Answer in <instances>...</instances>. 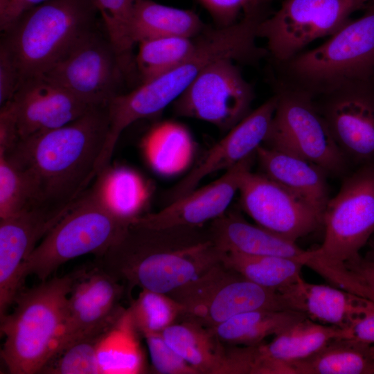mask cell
<instances>
[{
    "label": "cell",
    "mask_w": 374,
    "mask_h": 374,
    "mask_svg": "<svg viewBox=\"0 0 374 374\" xmlns=\"http://www.w3.org/2000/svg\"><path fill=\"white\" fill-rule=\"evenodd\" d=\"M98 17L91 0H48L24 12L3 31L1 42L21 82L57 64L97 28Z\"/></svg>",
    "instance_id": "cell-5"
},
{
    "label": "cell",
    "mask_w": 374,
    "mask_h": 374,
    "mask_svg": "<svg viewBox=\"0 0 374 374\" xmlns=\"http://www.w3.org/2000/svg\"><path fill=\"white\" fill-rule=\"evenodd\" d=\"M278 103L275 93L227 132L213 145L197 165L170 193L171 202L195 190L208 175L232 168L244 159L256 155L269 131Z\"/></svg>",
    "instance_id": "cell-18"
},
{
    "label": "cell",
    "mask_w": 374,
    "mask_h": 374,
    "mask_svg": "<svg viewBox=\"0 0 374 374\" xmlns=\"http://www.w3.org/2000/svg\"><path fill=\"white\" fill-rule=\"evenodd\" d=\"M163 231L131 224L103 255L97 265L129 285L172 294L191 285L222 263L223 251L213 240L169 250Z\"/></svg>",
    "instance_id": "cell-3"
},
{
    "label": "cell",
    "mask_w": 374,
    "mask_h": 374,
    "mask_svg": "<svg viewBox=\"0 0 374 374\" xmlns=\"http://www.w3.org/2000/svg\"><path fill=\"white\" fill-rule=\"evenodd\" d=\"M256 157L263 174L323 215L329 200L326 172L299 157L263 144Z\"/></svg>",
    "instance_id": "cell-23"
},
{
    "label": "cell",
    "mask_w": 374,
    "mask_h": 374,
    "mask_svg": "<svg viewBox=\"0 0 374 374\" xmlns=\"http://www.w3.org/2000/svg\"><path fill=\"white\" fill-rule=\"evenodd\" d=\"M81 269L18 292L14 311L1 319V357L12 374L39 373L49 359Z\"/></svg>",
    "instance_id": "cell-6"
},
{
    "label": "cell",
    "mask_w": 374,
    "mask_h": 374,
    "mask_svg": "<svg viewBox=\"0 0 374 374\" xmlns=\"http://www.w3.org/2000/svg\"><path fill=\"white\" fill-rule=\"evenodd\" d=\"M7 0H0V8H3Z\"/></svg>",
    "instance_id": "cell-46"
},
{
    "label": "cell",
    "mask_w": 374,
    "mask_h": 374,
    "mask_svg": "<svg viewBox=\"0 0 374 374\" xmlns=\"http://www.w3.org/2000/svg\"><path fill=\"white\" fill-rule=\"evenodd\" d=\"M347 339L366 344H374V306L346 328Z\"/></svg>",
    "instance_id": "cell-42"
},
{
    "label": "cell",
    "mask_w": 374,
    "mask_h": 374,
    "mask_svg": "<svg viewBox=\"0 0 374 374\" xmlns=\"http://www.w3.org/2000/svg\"><path fill=\"white\" fill-rule=\"evenodd\" d=\"M75 202L64 208L37 204L0 219V319L19 292L22 263Z\"/></svg>",
    "instance_id": "cell-16"
},
{
    "label": "cell",
    "mask_w": 374,
    "mask_h": 374,
    "mask_svg": "<svg viewBox=\"0 0 374 374\" xmlns=\"http://www.w3.org/2000/svg\"><path fill=\"white\" fill-rule=\"evenodd\" d=\"M161 333L167 344L199 373L222 374L225 348L208 328L190 319L173 323Z\"/></svg>",
    "instance_id": "cell-29"
},
{
    "label": "cell",
    "mask_w": 374,
    "mask_h": 374,
    "mask_svg": "<svg viewBox=\"0 0 374 374\" xmlns=\"http://www.w3.org/2000/svg\"><path fill=\"white\" fill-rule=\"evenodd\" d=\"M48 0H7L0 8V27L7 30L24 12Z\"/></svg>",
    "instance_id": "cell-43"
},
{
    "label": "cell",
    "mask_w": 374,
    "mask_h": 374,
    "mask_svg": "<svg viewBox=\"0 0 374 374\" xmlns=\"http://www.w3.org/2000/svg\"><path fill=\"white\" fill-rule=\"evenodd\" d=\"M107 132V107L92 108L65 125L19 140L0 153L28 177L39 204L64 208L97 177Z\"/></svg>",
    "instance_id": "cell-1"
},
{
    "label": "cell",
    "mask_w": 374,
    "mask_h": 374,
    "mask_svg": "<svg viewBox=\"0 0 374 374\" xmlns=\"http://www.w3.org/2000/svg\"><path fill=\"white\" fill-rule=\"evenodd\" d=\"M235 62L222 58L208 64L173 103L175 114L226 132L244 118L255 95Z\"/></svg>",
    "instance_id": "cell-12"
},
{
    "label": "cell",
    "mask_w": 374,
    "mask_h": 374,
    "mask_svg": "<svg viewBox=\"0 0 374 374\" xmlns=\"http://www.w3.org/2000/svg\"><path fill=\"white\" fill-rule=\"evenodd\" d=\"M118 282L98 265L91 270L81 269L69 296L66 317L51 357L116 317L121 309L118 301L123 291Z\"/></svg>",
    "instance_id": "cell-19"
},
{
    "label": "cell",
    "mask_w": 374,
    "mask_h": 374,
    "mask_svg": "<svg viewBox=\"0 0 374 374\" xmlns=\"http://www.w3.org/2000/svg\"><path fill=\"white\" fill-rule=\"evenodd\" d=\"M289 310L303 314L316 322L348 327L374 302L344 289L310 283L303 278L279 292Z\"/></svg>",
    "instance_id": "cell-22"
},
{
    "label": "cell",
    "mask_w": 374,
    "mask_h": 374,
    "mask_svg": "<svg viewBox=\"0 0 374 374\" xmlns=\"http://www.w3.org/2000/svg\"><path fill=\"white\" fill-rule=\"evenodd\" d=\"M135 326L143 336L161 333L185 314L184 305L168 294L142 289L128 308Z\"/></svg>",
    "instance_id": "cell-36"
},
{
    "label": "cell",
    "mask_w": 374,
    "mask_h": 374,
    "mask_svg": "<svg viewBox=\"0 0 374 374\" xmlns=\"http://www.w3.org/2000/svg\"><path fill=\"white\" fill-rule=\"evenodd\" d=\"M222 263L173 294L185 314L202 326L214 327L239 314L256 310H289L278 291L242 276L225 272Z\"/></svg>",
    "instance_id": "cell-11"
},
{
    "label": "cell",
    "mask_w": 374,
    "mask_h": 374,
    "mask_svg": "<svg viewBox=\"0 0 374 374\" xmlns=\"http://www.w3.org/2000/svg\"><path fill=\"white\" fill-rule=\"evenodd\" d=\"M265 18L261 12L245 14L224 28L208 26L197 37L194 54L185 62L145 82L128 93L118 95L113 109L118 121L129 126L155 116L174 103L210 63L222 58L254 64L267 55L256 44V30Z\"/></svg>",
    "instance_id": "cell-2"
},
{
    "label": "cell",
    "mask_w": 374,
    "mask_h": 374,
    "mask_svg": "<svg viewBox=\"0 0 374 374\" xmlns=\"http://www.w3.org/2000/svg\"><path fill=\"white\" fill-rule=\"evenodd\" d=\"M222 263L246 279L278 292L301 280L304 267L290 259L235 251L223 252Z\"/></svg>",
    "instance_id": "cell-31"
},
{
    "label": "cell",
    "mask_w": 374,
    "mask_h": 374,
    "mask_svg": "<svg viewBox=\"0 0 374 374\" xmlns=\"http://www.w3.org/2000/svg\"><path fill=\"white\" fill-rule=\"evenodd\" d=\"M117 316L108 323L80 336L54 353L39 373L100 374L98 344Z\"/></svg>",
    "instance_id": "cell-35"
},
{
    "label": "cell",
    "mask_w": 374,
    "mask_h": 374,
    "mask_svg": "<svg viewBox=\"0 0 374 374\" xmlns=\"http://www.w3.org/2000/svg\"><path fill=\"white\" fill-rule=\"evenodd\" d=\"M213 234L212 240L224 252L235 251L290 259L317 274L324 267L316 249L304 250L296 242L252 224L236 213H226L214 220Z\"/></svg>",
    "instance_id": "cell-21"
},
{
    "label": "cell",
    "mask_w": 374,
    "mask_h": 374,
    "mask_svg": "<svg viewBox=\"0 0 374 374\" xmlns=\"http://www.w3.org/2000/svg\"><path fill=\"white\" fill-rule=\"evenodd\" d=\"M197 37H170L139 43L135 57L141 83L152 80L190 58L197 46Z\"/></svg>",
    "instance_id": "cell-32"
},
{
    "label": "cell",
    "mask_w": 374,
    "mask_h": 374,
    "mask_svg": "<svg viewBox=\"0 0 374 374\" xmlns=\"http://www.w3.org/2000/svg\"><path fill=\"white\" fill-rule=\"evenodd\" d=\"M39 204L28 177L0 153V219Z\"/></svg>",
    "instance_id": "cell-37"
},
{
    "label": "cell",
    "mask_w": 374,
    "mask_h": 374,
    "mask_svg": "<svg viewBox=\"0 0 374 374\" xmlns=\"http://www.w3.org/2000/svg\"><path fill=\"white\" fill-rule=\"evenodd\" d=\"M312 100L344 154L374 158V81L353 84Z\"/></svg>",
    "instance_id": "cell-15"
},
{
    "label": "cell",
    "mask_w": 374,
    "mask_h": 374,
    "mask_svg": "<svg viewBox=\"0 0 374 374\" xmlns=\"http://www.w3.org/2000/svg\"><path fill=\"white\" fill-rule=\"evenodd\" d=\"M321 45L275 65L276 85L312 98L353 84L374 81V2Z\"/></svg>",
    "instance_id": "cell-4"
},
{
    "label": "cell",
    "mask_w": 374,
    "mask_h": 374,
    "mask_svg": "<svg viewBox=\"0 0 374 374\" xmlns=\"http://www.w3.org/2000/svg\"><path fill=\"white\" fill-rule=\"evenodd\" d=\"M42 76L91 108L107 107L126 79L114 46L97 28Z\"/></svg>",
    "instance_id": "cell-13"
},
{
    "label": "cell",
    "mask_w": 374,
    "mask_h": 374,
    "mask_svg": "<svg viewBox=\"0 0 374 374\" xmlns=\"http://www.w3.org/2000/svg\"><path fill=\"white\" fill-rule=\"evenodd\" d=\"M325 234L317 251L330 265L347 268L374 233V166L346 179L323 213Z\"/></svg>",
    "instance_id": "cell-10"
},
{
    "label": "cell",
    "mask_w": 374,
    "mask_h": 374,
    "mask_svg": "<svg viewBox=\"0 0 374 374\" xmlns=\"http://www.w3.org/2000/svg\"><path fill=\"white\" fill-rule=\"evenodd\" d=\"M337 339H347L346 328L320 323L304 317L262 344L269 357L288 364L305 359Z\"/></svg>",
    "instance_id": "cell-28"
},
{
    "label": "cell",
    "mask_w": 374,
    "mask_h": 374,
    "mask_svg": "<svg viewBox=\"0 0 374 374\" xmlns=\"http://www.w3.org/2000/svg\"><path fill=\"white\" fill-rule=\"evenodd\" d=\"M368 352L370 357L374 359V344H370L368 347Z\"/></svg>",
    "instance_id": "cell-45"
},
{
    "label": "cell",
    "mask_w": 374,
    "mask_h": 374,
    "mask_svg": "<svg viewBox=\"0 0 374 374\" xmlns=\"http://www.w3.org/2000/svg\"><path fill=\"white\" fill-rule=\"evenodd\" d=\"M19 141L15 115L11 103L8 101L0 109V151L10 150Z\"/></svg>",
    "instance_id": "cell-41"
},
{
    "label": "cell",
    "mask_w": 374,
    "mask_h": 374,
    "mask_svg": "<svg viewBox=\"0 0 374 374\" xmlns=\"http://www.w3.org/2000/svg\"><path fill=\"white\" fill-rule=\"evenodd\" d=\"M366 5L362 0H285L258 24L257 37L265 39L267 55L280 64L314 40L334 35Z\"/></svg>",
    "instance_id": "cell-9"
},
{
    "label": "cell",
    "mask_w": 374,
    "mask_h": 374,
    "mask_svg": "<svg viewBox=\"0 0 374 374\" xmlns=\"http://www.w3.org/2000/svg\"><path fill=\"white\" fill-rule=\"evenodd\" d=\"M304 317L301 312L292 310L262 309L239 314L208 328L220 342L231 346H256Z\"/></svg>",
    "instance_id": "cell-27"
},
{
    "label": "cell",
    "mask_w": 374,
    "mask_h": 374,
    "mask_svg": "<svg viewBox=\"0 0 374 374\" xmlns=\"http://www.w3.org/2000/svg\"><path fill=\"white\" fill-rule=\"evenodd\" d=\"M9 101L15 115L19 140L65 125L92 109L42 75L23 80Z\"/></svg>",
    "instance_id": "cell-20"
},
{
    "label": "cell",
    "mask_w": 374,
    "mask_h": 374,
    "mask_svg": "<svg viewBox=\"0 0 374 374\" xmlns=\"http://www.w3.org/2000/svg\"><path fill=\"white\" fill-rule=\"evenodd\" d=\"M140 0H91L103 27L114 46L127 78L136 71L130 23L134 10Z\"/></svg>",
    "instance_id": "cell-34"
},
{
    "label": "cell",
    "mask_w": 374,
    "mask_h": 374,
    "mask_svg": "<svg viewBox=\"0 0 374 374\" xmlns=\"http://www.w3.org/2000/svg\"><path fill=\"white\" fill-rule=\"evenodd\" d=\"M132 222L113 211L96 180L22 263L21 282L29 275L44 281L73 258L87 253L103 255L121 239Z\"/></svg>",
    "instance_id": "cell-7"
},
{
    "label": "cell",
    "mask_w": 374,
    "mask_h": 374,
    "mask_svg": "<svg viewBox=\"0 0 374 374\" xmlns=\"http://www.w3.org/2000/svg\"><path fill=\"white\" fill-rule=\"evenodd\" d=\"M366 286L368 298L374 302V261L361 260L360 258L346 264Z\"/></svg>",
    "instance_id": "cell-44"
},
{
    "label": "cell",
    "mask_w": 374,
    "mask_h": 374,
    "mask_svg": "<svg viewBox=\"0 0 374 374\" xmlns=\"http://www.w3.org/2000/svg\"><path fill=\"white\" fill-rule=\"evenodd\" d=\"M97 177L105 199L116 213L130 221L141 215L149 190L136 172L125 168H107Z\"/></svg>",
    "instance_id": "cell-33"
},
{
    "label": "cell",
    "mask_w": 374,
    "mask_h": 374,
    "mask_svg": "<svg viewBox=\"0 0 374 374\" xmlns=\"http://www.w3.org/2000/svg\"><path fill=\"white\" fill-rule=\"evenodd\" d=\"M255 156L241 161L219 179L170 203L157 213L140 215L133 225L157 231L175 230L202 225L224 215L229 208L244 172Z\"/></svg>",
    "instance_id": "cell-17"
},
{
    "label": "cell",
    "mask_w": 374,
    "mask_h": 374,
    "mask_svg": "<svg viewBox=\"0 0 374 374\" xmlns=\"http://www.w3.org/2000/svg\"><path fill=\"white\" fill-rule=\"evenodd\" d=\"M139 334L129 309L122 308L98 344L100 374H138L145 371Z\"/></svg>",
    "instance_id": "cell-25"
},
{
    "label": "cell",
    "mask_w": 374,
    "mask_h": 374,
    "mask_svg": "<svg viewBox=\"0 0 374 374\" xmlns=\"http://www.w3.org/2000/svg\"><path fill=\"white\" fill-rule=\"evenodd\" d=\"M275 93L278 103L263 145L299 157L326 172H342L345 154L312 98L279 85H276Z\"/></svg>",
    "instance_id": "cell-8"
},
{
    "label": "cell",
    "mask_w": 374,
    "mask_h": 374,
    "mask_svg": "<svg viewBox=\"0 0 374 374\" xmlns=\"http://www.w3.org/2000/svg\"><path fill=\"white\" fill-rule=\"evenodd\" d=\"M146 158L158 174L172 177L184 172L192 163L195 143L184 125L171 121L154 127L144 141Z\"/></svg>",
    "instance_id": "cell-26"
},
{
    "label": "cell",
    "mask_w": 374,
    "mask_h": 374,
    "mask_svg": "<svg viewBox=\"0 0 374 374\" xmlns=\"http://www.w3.org/2000/svg\"><path fill=\"white\" fill-rule=\"evenodd\" d=\"M365 4L371 2H374V0H362Z\"/></svg>",
    "instance_id": "cell-47"
},
{
    "label": "cell",
    "mask_w": 374,
    "mask_h": 374,
    "mask_svg": "<svg viewBox=\"0 0 374 374\" xmlns=\"http://www.w3.org/2000/svg\"><path fill=\"white\" fill-rule=\"evenodd\" d=\"M238 193L257 225L288 240L296 242L323 224L321 213L263 173L246 171Z\"/></svg>",
    "instance_id": "cell-14"
},
{
    "label": "cell",
    "mask_w": 374,
    "mask_h": 374,
    "mask_svg": "<svg viewBox=\"0 0 374 374\" xmlns=\"http://www.w3.org/2000/svg\"><path fill=\"white\" fill-rule=\"evenodd\" d=\"M208 26L193 10L140 0L130 23V37L135 45L143 41L170 37H195Z\"/></svg>",
    "instance_id": "cell-24"
},
{
    "label": "cell",
    "mask_w": 374,
    "mask_h": 374,
    "mask_svg": "<svg viewBox=\"0 0 374 374\" xmlns=\"http://www.w3.org/2000/svg\"><path fill=\"white\" fill-rule=\"evenodd\" d=\"M18 68L6 47H0V105L10 100L20 84Z\"/></svg>",
    "instance_id": "cell-40"
},
{
    "label": "cell",
    "mask_w": 374,
    "mask_h": 374,
    "mask_svg": "<svg viewBox=\"0 0 374 374\" xmlns=\"http://www.w3.org/2000/svg\"><path fill=\"white\" fill-rule=\"evenodd\" d=\"M212 17L215 26H229L239 19L240 13H251L269 8L271 0H197Z\"/></svg>",
    "instance_id": "cell-39"
},
{
    "label": "cell",
    "mask_w": 374,
    "mask_h": 374,
    "mask_svg": "<svg viewBox=\"0 0 374 374\" xmlns=\"http://www.w3.org/2000/svg\"><path fill=\"white\" fill-rule=\"evenodd\" d=\"M146 339L152 365L162 374H199L181 356L165 341L161 333L143 336Z\"/></svg>",
    "instance_id": "cell-38"
},
{
    "label": "cell",
    "mask_w": 374,
    "mask_h": 374,
    "mask_svg": "<svg viewBox=\"0 0 374 374\" xmlns=\"http://www.w3.org/2000/svg\"><path fill=\"white\" fill-rule=\"evenodd\" d=\"M369 344L350 339L331 341L313 355L287 364L292 374H373Z\"/></svg>",
    "instance_id": "cell-30"
}]
</instances>
